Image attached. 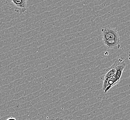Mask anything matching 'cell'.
Wrapping results in <instances>:
<instances>
[{
	"mask_svg": "<svg viewBox=\"0 0 130 120\" xmlns=\"http://www.w3.org/2000/svg\"><path fill=\"white\" fill-rule=\"evenodd\" d=\"M102 41L107 48L116 50L120 49V36L116 29L105 27L102 29Z\"/></svg>",
	"mask_w": 130,
	"mask_h": 120,
	"instance_id": "1",
	"label": "cell"
},
{
	"mask_svg": "<svg viewBox=\"0 0 130 120\" xmlns=\"http://www.w3.org/2000/svg\"><path fill=\"white\" fill-rule=\"evenodd\" d=\"M2 1L8 6L10 10H13L20 14L26 12L27 0H2Z\"/></svg>",
	"mask_w": 130,
	"mask_h": 120,
	"instance_id": "2",
	"label": "cell"
},
{
	"mask_svg": "<svg viewBox=\"0 0 130 120\" xmlns=\"http://www.w3.org/2000/svg\"><path fill=\"white\" fill-rule=\"evenodd\" d=\"M117 60H116L112 65L102 71L100 75V78L103 81H107L111 77H112V76L115 74L116 72V67L117 65Z\"/></svg>",
	"mask_w": 130,
	"mask_h": 120,
	"instance_id": "3",
	"label": "cell"
},
{
	"mask_svg": "<svg viewBox=\"0 0 130 120\" xmlns=\"http://www.w3.org/2000/svg\"><path fill=\"white\" fill-rule=\"evenodd\" d=\"M117 65L116 67V72L115 73V77H116L118 81H120V78L122 75L123 72L125 68L126 64L125 59L122 57H120L117 60Z\"/></svg>",
	"mask_w": 130,
	"mask_h": 120,
	"instance_id": "4",
	"label": "cell"
},
{
	"mask_svg": "<svg viewBox=\"0 0 130 120\" xmlns=\"http://www.w3.org/2000/svg\"><path fill=\"white\" fill-rule=\"evenodd\" d=\"M119 82L120 81H118L115 75L112 76L107 81H103L102 88L104 91V93H107L110 89L113 86L117 85Z\"/></svg>",
	"mask_w": 130,
	"mask_h": 120,
	"instance_id": "5",
	"label": "cell"
},
{
	"mask_svg": "<svg viewBox=\"0 0 130 120\" xmlns=\"http://www.w3.org/2000/svg\"><path fill=\"white\" fill-rule=\"evenodd\" d=\"M51 120H65L64 119L62 118H52V119H51Z\"/></svg>",
	"mask_w": 130,
	"mask_h": 120,
	"instance_id": "6",
	"label": "cell"
},
{
	"mask_svg": "<svg viewBox=\"0 0 130 120\" xmlns=\"http://www.w3.org/2000/svg\"><path fill=\"white\" fill-rule=\"evenodd\" d=\"M7 120H16V119L15 118L11 117L8 118V119Z\"/></svg>",
	"mask_w": 130,
	"mask_h": 120,
	"instance_id": "7",
	"label": "cell"
}]
</instances>
